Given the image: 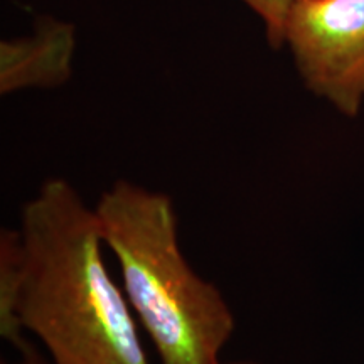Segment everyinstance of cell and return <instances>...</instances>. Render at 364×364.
<instances>
[{
	"label": "cell",
	"instance_id": "8992f818",
	"mask_svg": "<svg viewBox=\"0 0 364 364\" xmlns=\"http://www.w3.org/2000/svg\"><path fill=\"white\" fill-rule=\"evenodd\" d=\"M265 26L267 41L279 49L285 44V24L295 0H243Z\"/></svg>",
	"mask_w": 364,
	"mask_h": 364
},
{
	"label": "cell",
	"instance_id": "5b68a950",
	"mask_svg": "<svg viewBox=\"0 0 364 364\" xmlns=\"http://www.w3.org/2000/svg\"><path fill=\"white\" fill-rule=\"evenodd\" d=\"M21 285V236L17 228L0 231V336L21 354L33 346L24 338L17 318V295Z\"/></svg>",
	"mask_w": 364,
	"mask_h": 364
},
{
	"label": "cell",
	"instance_id": "9c48e42d",
	"mask_svg": "<svg viewBox=\"0 0 364 364\" xmlns=\"http://www.w3.org/2000/svg\"><path fill=\"white\" fill-rule=\"evenodd\" d=\"M2 364H6V363H2Z\"/></svg>",
	"mask_w": 364,
	"mask_h": 364
},
{
	"label": "cell",
	"instance_id": "3957f363",
	"mask_svg": "<svg viewBox=\"0 0 364 364\" xmlns=\"http://www.w3.org/2000/svg\"><path fill=\"white\" fill-rule=\"evenodd\" d=\"M285 44L309 91L346 117L364 103V0H295Z\"/></svg>",
	"mask_w": 364,
	"mask_h": 364
},
{
	"label": "cell",
	"instance_id": "ba28073f",
	"mask_svg": "<svg viewBox=\"0 0 364 364\" xmlns=\"http://www.w3.org/2000/svg\"><path fill=\"white\" fill-rule=\"evenodd\" d=\"M223 364H257V363H252V361H236V363H223Z\"/></svg>",
	"mask_w": 364,
	"mask_h": 364
},
{
	"label": "cell",
	"instance_id": "7a4b0ae2",
	"mask_svg": "<svg viewBox=\"0 0 364 364\" xmlns=\"http://www.w3.org/2000/svg\"><path fill=\"white\" fill-rule=\"evenodd\" d=\"M95 211L125 297L161 364H223L233 311L182 253L171 196L118 179L100 194Z\"/></svg>",
	"mask_w": 364,
	"mask_h": 364
},
{
	"label": "cell",
	"instance_id": "6da1fadb",
	"mask_svg": "<svg viewBox=\"0 0 364 364\" xmlns=\"http://www.w3.org/2000/svg\"><path fill=\"white\" fill-rule=\"evenodd\" d=\"M17 318L53 364H150L139 322L105 262L95 206L63 177L44 181L19 218Z\"/></svg>",
	"mask_w": 364,
	"mask_h": 364
},
{
	"label": "cell",
	"instance_id": "52a82bcc",
	"mask_svg": "<svg viewBox=\"0 0 364 364\" xmlns=\"http://www.w3.org/2000/svg\"><path fill=\"white\" fill-rule=\"evenodd\" d=\"M19 364H49V363H46L44 359L41 358L38 353H36V349L31 348L29 351L22 353V359H21Z\"/></svg>",
	"mask_w": 364,
	"mask_h": 364
},
{
	"label": "cell",
	"instance_id": "277c9868",
	"mask_svg": "<svg viewBox=\"0 0 364 364\" xmlns=\"http://www.w3.org/2000/svg\"><path fill=\"white\" fill-rule=\"evenodd\" d=\"M75 27L44 19L36 34L0 44V93L53 88L70 80L75 56Z\"/></svg>",
	"mask_w": 364,
	"mask_h": 364
}]
</instances>
